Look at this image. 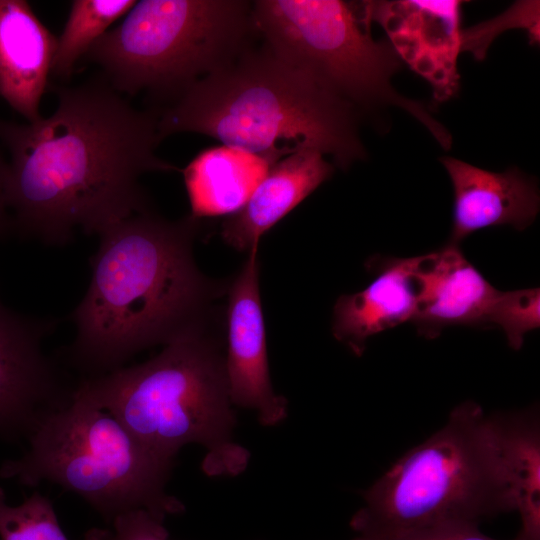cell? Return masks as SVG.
Returning <instances> with one entry per match:
<instances>
[{
    "instance_id": "20",
    "label": "cell",
    "mask_w": 540,
    "mask_h": 540,
    "mask_svg": "<svg viewBox=\"0 0 540 540\" xmlns=\"http://www.w3.org/2000/svg\"><path fill=\"white\" fill-rule=\"evenodd\" d=\"M0 539L1 540H68L64 534L51 501L35 491L17 506L6 501L0 487Z\"/></svg>"
},
{
    "instance_id": "14",
    "label": "cell",
    "mask_w": 540,
    "mask_h": 540,
    "mask_svg": "<svg viewBox=\"0 0 540 540\" xmlns=\"http://www.w3.org/2000/svg\"><path fill=\"white\" fill-rule=\"evenodd\" d=\"M418 262L419 256L371 260L375 274L372 282L359 292L337 299L333 336L361 356L371 336L411 321L419 296Z\"/></svg>"
},
{
    "instance_id": "4",
    "label": "cell",
    "mask_w": 540,
    "mask_h": 540,
    "mask_svg": "<svg viewBox=\"0 0 540 540\" xmlns=\"http://www.w3.org/2000/svg\"><path fill=\"white\" fill-rule=\"evenodd\" d=\"M75 391L160 457L174 461L193 443L206 449L208 475H236L247 465L248 452L233 441L225 359L202 324L177 335L144 363L81 378Z\"/></svg>"
},
{
    "instance_id": "8",
    "label": "cell",
    "mask_w": 540,
    "mask_h": 540,
    "mask_svg": "<svg viewBox=\"0 0 540 540\" xmlns=\"http://www.w3.org/2000/svg\"><path fill=\"white\" fill-rule=\"evenodd\" d=\"M254 29L276 55L306 72L357 111L397 106L424 125L445 150L448 130L419 101L398 93L402 66L388 41H375L360 3L339 0L252 2Z\"/></svg>"
},
{
    "instance_id": "10",
    "label": "cell",
    "mask_w": 540,
    "mask_h": 540,
    "mask_svg": "<svg viewBox=\"0 0 540 540\" xmlns=\"http://www.w3.org/2000/svg\"><path fill=\"white\" fill-rule=\"evenodd\" d=\"M461 4L458 0L360 2L365 19L382 27L401 62L430 84L438 103L459 90Z\"/></svg>"
},
{
    "instance_id": "12",
    "label": "cell",
    "mask_w": 540,
    "mask_h": 540,
    "mask_svg": "<svg viewBox=\"0 0 540 540\" xmlns=\"http://www.w3.org/2000/svg\"><path fill=\"white\" fill-rule=\"evenodd\" d=\"M454 192L450 244L471 233L509 225L524 230L539 212L536 182L515 167L492 172L450 156L440 158Z\"/></svg>"
},
{
    "instance_id": "19",
    "label": "cell",
    "mask_w": 540,
    "mask_h": 540,
    "mask_svg": "<svg viewBox=\"0 0 540 540\" xmlns=\"http://www.w3.org/2000/svg\"><path fill=\"white\" fill-rule=\"evenodd\" d=\"M134 0H74L64 29L57 38L51 74L69 78L76 63L119 18L136 4Z\"/></svg>"
},
{
    "instance_id": "11",
    "label": "cell",
    "mask_w": 540,
    "mask_h": 540,
    "mask_svg": "<svg viewBox=\"0 0 540 540\" xmlns=\"http://www.w3.org/2000/svg\"><path fill=\"white\" fill-rule=\"evenodd\" d=\"M258 277L255 250L229 291L225 371L232 404L255 411L262 425L273 426L287 416V400L275 393L270 379Z\"/></svg>"
},
{
    "instance_id": "3",
    "label": "cell",
    "mask_w": 540,
    "mask_h": 540,
    "mask_svg": "<svg viewBox=\"0 0 540 540\" xmlns=\"http://www.w3.org/2000/svg\"><path fill=\"white\" fill-rule=\"evenodd\" d=\"M357 110L265 44L205 76L158 114L160 138L199 133L250 153L308 148L347 169L366 157Z\"/></svg>"
},
{
    "instance_id": "13",
    "label": "cell",
    "mask_w": 540,
    "mask_h": 540,
    "mask_svg": "<svg viewBox=\"0 0 540 540\" xmlns=\"http://www.w3.org/2000/svg\"><path fill=\"white\" fill-rule=\"evenodd\" d=\"M419 296L412 322L419 335L434 339L448 326H485L497 293L458 245L419 256Z\"/></svg>"
},
{
    "instance_id": "24",
    "label": "cell",
    "mask_w": 540,
    "mask_h": 540,
    "mask_svg": "<svg viewBox=\"0 0 540 540\" xmlns=\"http://www.w3.org/2000/svg\"><path fill=\"white\" fill-rule=\"evenodd\" d=\"M7 163L0 155V236H2L9 227L7 217L8 208L5 199V178H6Z\"/></svg>"
},
{
    "instance_id": "17",
    "label": "cell",
    "mask_w": 540,
    "mask_h": 540,
    "mask_svg": "<svg viewBox=\"0 0 540 540\" xmlns=\"http://www.w3.org/2000/svg\"><path fill=\"white\" fill-rule=\"evenodd\" d=\"M293 152L250 153L225 145L201 151L182 171L191 217L237 212L270 168Z\"/></svg>"
},
{
    "instance_id": "1",
    "label": "cell",
    "mask_w": 540,
    "mask_h": 540,
    "mask_svg": "<svg viewBox=\"0 0 540 540\" xmlns=\"http://www.w3.org/2000/svg\"><path fill=\"white\" fill-rule=\"evenodd\" d=\"M55 93L47 118L0 120V140L10 154L5 199L13 227L61 246L75 228L99 235L148 212L141 175L178 169L156 154L158 114L134 108L104 78Z\"/></svg>"
},
{
    "instance_id": "22",
    "label": "cell",
    "mask_w": 540,
    "mask_h": 540,
    "mask_svg": "<svg viewBox=\"0 0 540 540\" xmlns=\"http://www.w3.org/2000/svg\"><path fill=\"white\" fill-rule=\"evenodd\" d=\"M163 518L146 509L115 517L106 529H91L84 540H169Z\"/></svg>"
},
{
    "instance_id": "6",
    "label": "cell",
    "mask_w": 540,
    "mask_h": 540,
    "mask_svg": "<svg viewBox=\"0 0 540 540\" xmlns=\"http://www.w3.org/2000/svg\"><path fill=\"white\" fill-rule=\"evenodd\" d=\"M26 442L22 456L1 464V478L28 487L58 484L84 499L108 524L135 509L163 519L184 511L183 503L166 491L174 461L149 450L112 414L76 391Z\"/></svg>"
},
{
    "instance_id": "9",
    "label": "cell",
    "mask_w": 540,
    "mask_h": 540,
    "mask_svg": "<svg viewBox=\"0 0 540 540\" xmlns=\"http://www.w3.org/2000/svg\"><path fill=\"white\" fill-rule=\"evenodd\" d=\"M52 320L24 316L0 300V439L27 441L51 414L73 399L60 366L45 355L42 340Z\"/></svg>"
},
{
    "instance_id": "7",
    "label": "cell",
    "mask_w": 540,
    "mask_h": 540,
    "mask_svg": "<svg viewBox=\"0 0 540 540\" xmlns=\"http://www.w3.org/2000/svg\"><path fill=\"white\" fill-rule=\"evenodd\" d=\"M254 33L249 1L143 0L84 57L118 93L145 91L170 104L235 60Z\"/></svg>"
},
{
    "instance_id": "16",
    "label": "cell",
    "mask_w": 540,
    "mask_h": 540,
    "mask_svg": "<svg viewBox=\"0 0 540 540\" xmlns=\"http://www.w3.org/2000/svg\"><path fill=\"white\" fill-rule=\"evenodd\" d=\"M324 155L302 148L275 163L247 202L222 224L223 240L239 251L257 250L261 237L333 174Z\"/></svg>"
},
{
    "instance_id": "15",
    "label": "cell",
    "mask_w": 540,
    "mask_h": 540,
    "mask_svg": "<svg viewBox=\"0 0 540 540\" xmlns=\"http://www.w3.org/2000/svg\"><path fill=\"white\" fill-rule=\"evenodd\" d=\"M57 49V37L28 2L0 0V96L28 123L38 121L40 101Z\"/></svg>"
},
{
    "instance_id": "18",
    "label": "cell",
    "mask_w": 540,
    "mask_h": 540,
    "mask_svg": "<svg viewBox=\"0 0 540 540\" xmlns=\"http://www.w3.org/2000/svg\"><path fill=\"white\" fill-rule=\"evenodd\" d=\"M510 497L521 519L517 535L540 540V429L535 409L491 416Z\"/></svg>"
},
{
    "instance_id": "5",
    "label": "cell",
    "mask_w": 540,
    "mask_h": 540,
    "mask_svg": "<svg viewBox=\"0 0 540 540\" xmlns=\"http://www.w3.org/2000/svg\"><path fill=\"white\" fill-rule=\"evenodd\" d=\"M353 540H383L451 526H479L513 512L491 416L466 401L363 493Z\"/></svg>"
},
{
    "instance_id": "21",
    "label": "cell",
    "mask_w": 540,
    "mask_h": 540,
    "mask_svg": "<svg viewBox=\"0 0 540 540\" xmlns=\"http://www.w3.org/2000/svg\"><path fill=\"white\" fill-rule=\"evenodd\" d=\"M540 291L529 288L508 292L497 291L486 317L485 326L500 327L509 346L522 348L524 336L540 326Z\"/></svg>"
},
{
    "instance_id": "2",
    "label": "cell",
    "mask_w": 540,
    "mask_h": 540,
    "mask_svg": "<svg viewBox=\"0 0 540 540\" xmlns=\"http://www.w3.org/2000/svg\"><path fill=\"white\" fill-rule=\"evenodd\" d=\"M197 220L167 221L148 211L98 235L89 287L71 316L75 338L66 350L82 378L119 369L140 351L202 324L213 292L193 258Z\"/></svg>"
},
{
    "instance_id": "23",
    "label": "cell",
    "mask_w": 540,
    "mask_h": 540,
    "mask_svg": "<svg viewBox=\"0 0 540 540\" xmlns=\"http://www.w3.org/2000/svg\"><path fill=\"white\" fill-rule=\"evenodd\" d=\"M383 540H496L481 533L478 526H451L393 536ZM513 540H523L516 536Z\"/></svg>"
}]
</instances>
